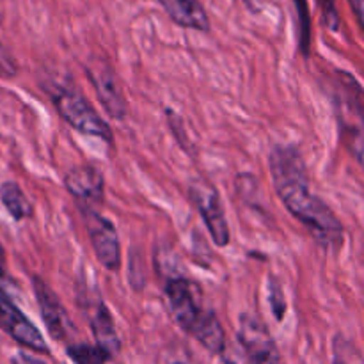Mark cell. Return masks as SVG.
Listing matches in <instances>:
<instances>
[{"instance_id":"26","label":"cell","mask_w":364,"mask_h":364,"mask_svg":"<svg viewBox=\"0 0 364 364\" xmlns=\"http://www.w3.org/2000/svg\"><path fill=\"white\" fill-rule=\"evenodd\" d=\"M226 364H237V363H233V361H228Z\"/></svg>"},{"instance_id":"6","label":"cell","mask_w":364,"mask_h":364,"mask_svg":"<svg viewBox=\"0 0 364 364\" xmlns=\"http://www.w3.org/2000/svg\"><path fill=\"white\" fill-rule=\"evenodd\" d=\"M191 199L198 208L203 223L208 228V233L212 237L213 244L217 247H226L230 244V226H228L226 213H224L223 201L219 198V192L215 187L206 181H196L191 185Z\"/></svg>"},{"instance_id":"2","label":"cell","mask_w":364,"mask_h":364,"mask_svg":"<svg viewBox=\"0 0 364 364\" xmlns=\"http://www.w3.org/2000/svg\"><path fill=\"white\" fill-rule=\"evenodd\" d=\"M164 290L171 316L180 329L199 341L210 354H223L226 334L215 313L203 306L201 287L183 276H169Z\"/></svg>"},{"instance_id":"7","label":"cell","mask_w":364,"mask_h":364,"mask_svg":"<svg viewBox=\"0 0 364 364\" xmlns=\"http://www.w3.org/2000/svg\"><path fill=\"white\" fill-rule=\"evenodd\" d=\"M0 329L28 350L38 352V354L50 352L38 327L23 315V311L14 304L13 299L6 294L2 287H0Z\"/></svg>"},{"instance_id":"13","label":"cell","mask_w":364,"mask_h":364,"mask_svg":"<svg viewBox=\"0 0 364 364\" xmlns=\"http://www.w3.org/2000/svg\"><path fill=\"white\" fill-rule=\"evenodd\" d=\"M159 4L180 27L201 32L210 31L208 14L198 0H159Z\"/></svg>"},{"instance_id":"1","label":"cell","mask_w":364,"mask_h":364,"mask_svg":"<svg viewBox=\"0 0 364 364\" xmlns=\"http://www.w3.org/2000/svg\"><path fill=\"white\" fill-rule=\"evenodd\" d=\"M274 188L288 212L311 233L323 249L343 244V226L333 210L309 188V176L301 151L295 146L277 144L269 153Z\"/></svg>"},{"instance_id":"17","label":"cell","mask_w":364,"mask_h":364,"mask_svg":"<svg viewBox=\"0 0 364 364\" xmlns=\"http://www.w3.org/2000/svg\"><path fill=\"white\" fill-rule=\"evenodd\" d=\"M333 364H364L355 345L345 336H336L333 343Z\"/></svg>"},{"instance_id":"25","label":"cell","mask_w":364,"mask_h":364,"mask_svg":"<svg viewBox=\"0 0 364 364\" xmlns=\"http://www.w3.org/2000/svg\"><path fill=\"white\" fill-rule=\"evenodd\" d=\"M171 364H188V363H185V361H174V363H171Z\"/></svg>"},{"instance_id":"12","label":"cell","mask_w":364,"mask_h":364,"mask_svg":"<svg viewBox=\"0 0 364 364\" xmlns=\"http://www.w3.org/2000/svg\"><path fill=\"white\" fill-rule=\"evenodd\" d=\"M87 77L105 112L114 119H123L127 116V102H124L119 84L114 77V71L107 64H89Z\"/></svg>"},{"instance_id":"16","label":"cell","mask_w":364,"mask_h":364,"mask_svg":"<svg viewBox=\"0 0 364 364\" xmlns=\"http://www.w3.org/2000/svg\"><path fill=\"white\" fill-rule=\"evenodd\" d=\"M297 13V38L299 50L304 57H308L311 46V16H309L308 0H291Z\"/></svg>"},{"instance_id":"9","label":"cell","mask_w":364,"mask_h":364,"mask_svg":"<svg viewBox=\"0 0 364 364\" xmlns=\"http://www.w3.org/2000/svg\"><path fill=\"white\" fill-rule=\"evenodd\" d=\"M238 341L247 355L249 364H281L279 350L272 334L258 316L244 313L240 316Z\"/></svg>"},{"instance_id":"18","label":"cell","mask_w":364,"mask_h":364,"mask_svg":"<svg viewBox=\"0 0 364 364\" xmlns=\"http://www.w3.org/2000/svg\"><path fill=\"white\" fill-rule=\"evenodd\" d=\"M269 304L272 309V315L277 322H283L284 315H287V297H284V290L281 287L279 281L276 277H270L269 281Z\"/></svg>"},{"instance_id":"20","label":"cell","mask_w":364,"mask_h":364,"mask_svg":"<svg viewBox=\"0 0 364 364\" xmlns=\"http://www.w3.org/2000/svg\"><path fill=\"white\" fill-rule=\"evenodd\" d=\"M18 66L11 53L7 52L6 46L0 43V78H13L16 77Z\"/></svg>"},{"instance_id":"21","label":"cell","mask_w":364,"mask_h":364,"mask_svg":"<svg viewBox=\"0 0 364 364\" xmlns=\"http://www.w3.org/2000/svg\"><path fill=\"white\" fill-rule=\"evenodd\" d=\"M11 364H45L41 359L34 358L31 354H25V352H18V354L13 355L11 359Z\"/></svg>"},{"instance_id":"19","label":"cell","mask_w":364,"mask_h":364,"mask_svg":"<svg viewBox=\"0 0 364 364\" xmlns=\"http://www.w3.org/2000/svg\"><path fill=\"white\" fill-rule=\"evenodd\" d=\"M320 11H322L323 21L329 28H338V23H340V16H338L336 9V0H316Z\"/></svg>"},{"instance_id":"11","label":"cell","mask_w":364,"mask_h":364,"mask_svg":"<svg viewBox=\"0 0 364 364\" xmlns=\"http://www.w3.org/2000/svg\"><path fill=\"white\" fill-rule=\"evenodd\" d=\"M64 185L80 210H96L105 198V180L95 166L73 167L64 176Z\"/></svg>"},{"instance_id":"4","label":"cell","mask_w":364,"mask_h":364,"mask_svg":"<svg viewBox=\"0 0 364 364\" xmlns=\"http://www.w3.org/2000/svg\"><path fill=\"white\" fill-rule=\"evenodd\" d=\"M46 92L52 98L59 116L71 128L84 135L102 139L110 146L114 144V134L107 121L92 109L91 103L77 89L66 84H52L50 87H46Z\"/></svg>"},{"instance_id":"3","label":"cell","mask_w":364,"mask_h":364,"mask_svg":"<svg viewBox=\"0 0 364 364\" xmlns=\"http://www.w3.org/2000/svg\"><path fill=\"white\" fill-rule=\"evenodd\" d=\"M333 102L341 141L364 166V91L352 75L338 71Z\"/></svg>"},{"instance_id":"24","label":"cell","mask_w":364,"mask_h":364,"mask_svg":"<svg viewBox=\"0 0 364 364\" xmlns=\"http://www.w3.org/2000/svg\"><path fill=\"white\" fill-rule=\"evenodd\" d=\"M244 4L247 7H251V9H256V7H258V4H259V0H244Z\"/></svg>"},{"instance_id":"22","label":"cell","mask_w":364,"mask_h":364,"mask_svg":"<svg viewBox=\"0 0 364 364\" xmlns=\"http://www.w3.org/2000/svg\"><path fill=\"white\" fill-rule=\"evenodd\" d=\"M350 4H352V9H354V13L358 14L359 21H361L364 28V0H350Z\"/></svg>"},{"instance_id":"10","label":"cell","mask_w":364,"mask_h":364,"mask_svg":"<svg viewBox=\"0 0 364 364\" xmlns=\"http://www.w3.org/2000/svg\"><path fill=\"white\" fill-rule=\"evenodd\" d=\"M32 288H34V295L36 301H38L39 311H41V318L45 322L46 329H48L50 336L57 341L70 340L77 331H75L73 322H71L66 308L59 301L55 291L45 281L39 279V277L32 279Z\"/></svg>"},{"instance_id":"23","label":"cell","mask_w":364,"mask_h":364,"mask_svg":"<svg viewBox=\"0 0 364 364\" xmlns=\"http://www.w3.org/2000/svg\"><path fill=\"white\" fill-rule=\"evenodd\" d=\"M6 276V255H4V249L0 245V277Z\"/></svg>"},{"instance_id":"5","label":"cell","mask_w":364,"mask_h":364,"mask_svg":"<svg viewBox=\"0 0 364 364\" xmlns=\"http://www.w3.org/2000/svg\"><path fill=\"white\" fill-rule=\"evenodd\" d=\"M77 301L82 313L85 315L89 327H91L96 345L105 348L109 354L116 355L121 348V341L119 336H117L116 326H114L112 315H110L109 308L103 302L100 291H96L95 288L82 287V290L78 291Z\"/></svg>"},{"instance_id":"15","label":"cell","mask_w":364,"mask_h":364,"mask_svg":"<svg viewBox=\"0 0 364 364\" xmlns=\"http://www.w3.org/2000/svg\"><path fill=\"white\" fill-rule=\"evenodd\" d=\"M66 354L75 364H107L114 358L100 345L89 343H71L66 348Z\"/></svg>"},{"instance_id":"8","label":"cell","mask_w":364,"mask_h":364,"mask_svg":"<svg viewBox=\"0 0 364 364\" xmlns=\"http://www.w3.org/2000/svg\"><path fill=\"white\" fill-rule=\"evenodd\" d=\"M84 219L85 230L91 238L92 251L96 259L105 267L107 270H119L121 267V244L117 231L109 219L96 210H80Z\"/></svg>"},{"instance_id":"14","label":"cell","mask_w":364,"mask_h":364,"mask_svg":"<svg viewBox=\"0 0 364 364\" xmlns=\"http://www.w3.org/2000/svg\"><path fill=\"white\" fill-rule=\"evenodd\" d=\"M0 201H2L7 213L18 223L31 219L32 213H34V206H32L31 199L27 198V194L21 191L16 181H6V183L0 185Z\"/></svg>"}]
</instances>
